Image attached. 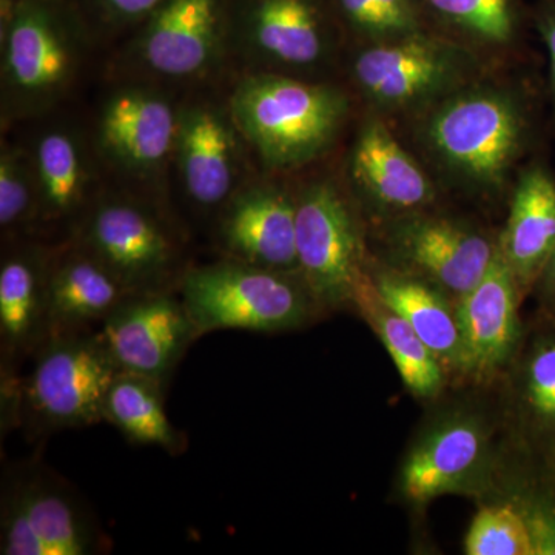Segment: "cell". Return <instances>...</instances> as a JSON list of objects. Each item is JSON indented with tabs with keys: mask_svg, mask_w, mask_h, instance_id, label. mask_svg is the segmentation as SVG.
<instances>
[{
	"mask_svg": "<svg viewBox=\"0 0 555 555\" xmlns=\"http://www.w3.org/2000/svg\"><path fill=\"white\" fill-rule=\"evenodd\" d=\"M416 116L415 138L448 184L480 198L506 192L534 139L524 94L477 79Z\"/></svg>",
	"mask_w": 555,
	"mask_h": 555,
	"instance_id": "cell-1",
	"label": "cell"
},
{
	"mask_svg": "<svg viewBox=\"0 0 555 555\" xmlns=\"http://www.w3.org/2000/svg\"><path fill=\"white\" fill-rule=\"evenodd\" d=\"M486 387L470 386L463 396L430 401L404 452L397 489L408 505H429L443 495L488 494L502 476L500 403H489Z\"/></svg>",
	"mask_w": 555,
	"mask_h": 555,
	"instance_id": "cell-2",
	"label": "cell"
},
{
	"mask_svg": "<svg viewBox=\"0 0 555 555\" xmlns=\"http://www.w3.org/2000/svg\"><path fill=\"white\" fill-rule=\"evenodd\" d=\"M178 294L199 337L217 331L280 334L326 318L301 275L229 258L189 269Z\"/></svg>",
	"mask_w": 555,
	"mask_h": 555,
	"instance_id": "cell-3",
	"label": "cell"
},
{
	"mask_svg": "<svg viewBox=\"0 0 555 555\" xmlns=\"http://www.w3.org/2000/svg\"><path fill=\"white\" fill-rule=\"evenodd\" d=\"M31 358L7 426L39 437L104 422L105 397L120 371L100 327L50 335Z\"/></svg>",
	"mask_w": 555,
	"mask_h": 555,
	"instance_id": "cell-4",
	"label": "cell"
},
{
	"mask_svg": "<svg viewBox=\"0 0 555 555\" xmlns=\"http://www.w3.org/2000/svg\"><path fill=\"white\" fill-rule=\"evenodd\" d=\"M112 550L96 516L65 478L36 460L10 463L0 488V554L100 555Z\"/></svg>",
	"mask_w": 555,
	"mask_h": 555,
	"instance_id": "cell-5",
	"label": "cell"
},
{
	"mask_svg": "<svg viewBox=\"0 0 555 555\" xmlns=\"http://www.w3.org/2000/svg\"><path fill=\"white\" fill-rule=\"evenodd\" d=\"M341 91L287 76L247 79L233 115L262 159L276 169L301 166L332 144L347 115Z\"/></svg>",
	"mask_w": 555,
	"mask_h": 555,
	"instance_id": "cell-6",
	"label": "cell"
},
{
	"mask_svg": "<svg viewBox=\"0 0 555 555\" xmlns=\"http://www.w3.org/2000/svg\"><path fill=\"white\" fill-rule=\"evenodd\" d=\"M352 79L377 113L418 115L480 79V62L460 40L427 30L361 47Z\"/></svg>",
	"mask_w": 555,
	"mask_h": 555,
	"instance_id": "cell-7",
	"label": "cell"
},
{
	"mask_svg": "<svg viewBox=\"0 0 555 555\" xmlns=\"http://www.w3.org/2000/svg\"><path fill=\"white\" fill-rule=\"evenodd\" d=\"M297 255L299 273L326 317L353 310L372 254L360 214L332 182H313L297 196Z\"/></svg>",
	"mask_w": 555,
	"mask_h": 555,
	"instance_id": "cell-8",
	"label": "cell"
},
{
	"mask_svg": "<svg viewBox=\"0 0 555 555\" xmlns=\"http://www.w3.org/2000/svg\"><path fill=\"white\" fill-rule=\"evenodd\" d=\"M377 229L382 254L372 257L433 284L455 302L483 280L499 255V236L467 219L430 210Z\"/></svg>",
	"mask_w": 555,
	"mask_h": 555,
	"instance_id": "cell-9",
	"label": "cell"
},
{
	"mask_svg": "<svg viewBox=\"0 0 555 555\" xmlns=\"http://www.w3.org/2000/svg\"><path fill=\"white\" fill-rule=\"evenodd\" d=\"M78 246L107 266L131 294L178 291L177 243L155 215L126 201L91 211Z\"/></svg>",
	"mask_w": 555,
	"mask_h": 555,
	"instance_id": "cell-10",
	"label": "cell"
},
{
	"mask_svg": "<svg viewBox=\"0 0 555 555\" xmlns=\"http://www.w3.org/2000/svg\"><path fill=\"white\" fill-rule=\"evenodd\" d=\"M100 332L120 372L166 387L189 347L201 338L173 292L131 294L109 313Z\"/></svg>",
	"mask_w": 555,
	"mask_h": 555,
	"instance_id": "cell-11",
	"label": "cell"
},
{
	"mask_svg": "<svg viewBox=\"0 0 555 555\" xmlns=\"http://www.w3.org/2000/svg\"><path fill=\"white\" fill-rule=\"evenodd\" d=\"M524 301L499 250L483 280L455 302L465 349V386L494 389L499 385L524 339Z\"/></svg>",
	"mask_w": 555,
	"mask_h": 555,
	"instance_id": "cell-12",
	"label": "cell"
},
{
	"mask_svg": "<svg viewBox=\"0 0 555 555\" xmlns=\"http://www.w3.org/2000/svg\"><path fill=\"white\" fill-rule=\"evenodd\" d=\"M526 327L513 363L500 379L506 438L520 451L555 459V317Z\"/></svg>",
	"mask_w": 555,
	"mask_h": 555,
	"instance_id": "cell-13",
	"label": "cell"
},
{
	"mask_svg": "<svg viewBox=\"0 0 555 555\" xmlns=\"http://www.w3.org/2000/svg\"><path fill=\"white\" fill-rule=\"evenodd\" d=\"M350 181L375 225L430 210L437 188L418 160L387 129L382 116H371L358 131L349 159Z\"/></svg>",
	"mask_w": 555,
	"mask_h": 555,
	"instance_id": "cell-14",
	"label": "cell"
},
{
	"mask_svg": "<svg viewBox=\"0 0 555 555\" xmlns=\"http://www.w3.org/2000/svg\"><path fill=\"white\" fill-rule=\"evenodd\" d=\"M53 259L36 248L17 250L0 268V393L2 418L16 400L25 360L49 337L47 294Z\"/></svg>",
	"mask_w": 555,
	"mask_h": 555,
	"instance_id": "cell-15",
	"label": "cell"
},
{
	"mask_svg": "<svg viewBox=\"0 0 555 555\" xmlns=\"http://www.w3.org/2000/svg\"><path fill=\"white\" fill-rule=\"evenodd\" d=\"M219 241L229 259L299 273L297 196L283 190H247L230 201L219 221Z\"/></svg>",
	"mask_w": 555,
	"mask_h": 555,
	"instance_id": "cell-16",
	"label": "cell"
},
{
	"mask_svg": "<svg viewBox=\"0 0 555 555\" xmlns=\"http://www.w3.org/2000/svg\"><path fill=\"white\" fill-rule=\"evenodd\" d=\"M554 248L555 175L545 163L534 160L518 171L505 229L499 235L500 255L525 299Z\"/></svg>",
	"mask_w": 555,
	"mask_h": 555,
	"instance_id": "cell-17",
	"label": "cell"
},
{
	"mask_svg": "<svg viewBox=\"0 0 555 555\" xmlns=\"http://www.w3.org/2000/svg\"><path fill=\"white\" fill-rule=\"evenodd\" d=\"M369 273L387 305L406 318L440 361L451 386H465V349L456 306L433 284L371 257Z\"/></svg>",
	"mask_w": 555,
	"mask_h": 555,
	"instance_id": "cell-18",
	"label": "cell"
},
{
	"mask_svg": "<svg viewBox=\"0 0 555 555\" xmlns=\"http://www.w3.org/2000/svg\"><path fill=\"white\" fill-rule=\"evenodd\" d=\"M130 295L122 281L90 251L80 246L69 248L51 264L47 294L49 337L100 327Z\"/></svg>",
	"mask_w": 555,
	"mask_h": 555,
	"instance_id": "cell-19",
	"label": "cell"
},
{
	"mask_svg": "<svg viewBox=\"0 0 555 555\" xmlns=\"http://www.w3.org/2000/svg\"><path fill=\"white\" fill-rule=\"evenodd\" d=\"M353 312L366 321L392 358L404 387L416 400H437L449 389V378L433 350L425 345L406 318L379 295L371 273L357 288Z\"/></svg>",
	"mask_w": 555,
	"mask_h": 555,
	"instance_id": "cell-20",
	"label": "cell"
},
{
	"mask_svg": "<svg viewBox=\"0 0 555 555\" xmlns=\"http://www.w3.org/2000/svg\"><path fill=\"white\" fill-rule=\"evenodd\" d=\"M250 28L259 53L281 67H317L331 51L326 17L318 0H258Z\"/></svg>",
	"mask_w": 555,
	"mask_h": 555,
	"instance_id": "cell-21",
	"label": "cell"
},
{
	"mask_svg": "<svg viewBox=\"0 0 555 555\" xmlns=\"http://www.w3.org/2000/svg\"><path fill=\"white\" fill-rule=\"evenodd\" d=\"M215 38V0H169L145 36V61L163 75H193L210 60Z\"/></svg>",
	"mask_w": 555,
	"mask_h": 555,
	"instance_id": "cell-22",
	"label": "cell"
},
{
	"mask_svg": "<svg viewBox=\"0 0 555 555\" xmlns=\"http://www.w3.org/2000/svg\"><path fill=\"white\" fill-rule=\"evenodd\" d=\"M177 122L159 98L127 91L113 98L102 116V138L115 155L133 166H155L173 144Z\"/></svg>",
	"mask_w": 555,
	"mask_h": 555,
	"instance_id": "cell-23",
	"label": "cell"
},
{
	"mask_svg": "<svg viewBox=\"0 0 555 555\" xmlns=\"http://www.w3.org/2000/svg\"><path fill=\"white\" fill-rule=\"evenodd\" d=\"M5 60L11 82L31 96L60 89L73 67L72 50L64 36L36 10L22 11L11 24Z\"/></svg>",
	"mask_w": 555,
	"mask_h": 555,
	"instance_id": "cell-24",
	"label": "cell"
},
{
	"mask_svg": "<svg viewBox=\"0 0 555 555\" xmlns=\"http://www.w3.org/2000/svg\"><path fill=\"white\" fill-rule=\"evenodd\" d=\"M181 164L190 198L201 207L221 206L233 185L232 138L221 116L196 108L181 124Z\"/></svg>",
	"mask_w": 555,
	"mask_h": 555,
	"instance_id": "cell-25",
	"label": "cell"
},
{
	"mask_svg": "<svg viewBox=\"0 0 555 555\" xmlns=\"http://www.w3.org/2000/svg\"><path fill=\"white\" fill-rule=\"evenodd\" d=\"M166 389L153 379L119 372L105 397L104 422L118 429L130 443L181 454L188 438L167 416Z\"/></svg>",
	"mask_w": 555,
	"mask_h": 555,
	"instance_id": "cell-26",
	"label": "cell"
},
{
	"mask_svg": "<svg viewBox=\"0 0 555 555\" xmlns=\"http://www.w3.org/2000/svg\"><path fill=\"white\" fill-rule=\"evenodd\" d=\"M430 22L462 38L465 46L506 49L524 22L520 0H423Z\"/></svg>",
	"mask_w": 555,
	"mask_h": 555,
	"instance_id": "cell-27",
	"label": "cell"
},
{
	"mask_svg": "<svg viewBox=\"0 0 555 555\" xmlns=\"http://www.w3.org/2000/svg\"><path fill=\"white\" fill-rule=\"evenodd\" d=\"M38 171L40 217H72L82 203L86 182L82 159L73 138L62 131H53L40 139Z\"/></svg>",
	"mask_w": 555,
	"mask_h": 555,
	"instance_id": "cell-28",
	"label": "cell"
},
{
	"mask_svg": "<svg viewBox=\"0 0 555 555\" xmlns=\"http://www.w3.org/2000/svg\"><path fill=\"white\" fill-rule=\"evenodd\" d=\"M343 22L363 46L430 30L423 0H337Z\"/></svg>",
	"mask_w": 555,
	"mask_h": 555,
	"instance_id": "cell-29",
	"label": "cell"
},
{
	"mask_svg": "<svg viewBox=\"0 0 555 555\" xmlns=\"http://www.w3.org/2000/svg\"><path fill=\"white\" fill-rule=\"evenodd\" d=\"M466 555H535L524 514L509 502L485 503L465 537Z\"/></svg>",
	"mask_w": 555,
	"mask_h": 555,
	"instance_id": "cell-30",
	"label": "cell"
},
{
	"mask_svg": "<svg viewBox=\"0 0 555 555\" xmlns=\"http://www.w3.org/2000/svg\"><path fill=\"white\" fill-rule=\"evenodd\" d=\"M39 215V203L33 198L30 181L24 169L11 155L0 163V225L11 232L24 228Z\"/></svg>",
	"mask_w": 555,
	"mask_h": 555,
	"instance_id": "cell-31",
	"label": "cell"
},
{
	"mask_svg": "<svg viewBox=\"0 0 555 555\" xmlns=\"http://www.w3.org/2000/svg\"><path fill=\"white\" fill-rule=\"evenodd\" d=\"M532 20L539 35L545 43L550 57V104L555 126V0H540L537 3Z\"/></svg>",
	"mask_w": 555,
	"mask_h": 555,
	"instance_id": "cell-32",
	"label": "cell"
},
{
	"mask_svg": "<svg viewBox=\"0 0 555 555\" xmlns=\"http://www.w3.org/2000/svg\"><path fill=\"white\" fill-rule=\"evenodd\" d=\"M532 295L540 308V315L555 317V248L540 273Z\"/></svg>",
	"mask_w": 555,
	"mask_h": 555,
	"instance_id": "cell-33",
	"label": "cell"
},
{
	"mask_svg": "<svg viewBox=\"0 0 555 555\" xmlns=\"http://www.w3.org/2000/svg\"><path fill=\"white\" fill-rule=\"evenodd\" d=\"M107 2L116 13L134 17L156 9L163 0H107Z\"/></svg>",
	"mask_w": 555,
	"mask_h": 555,
	"instance_id": "cell-34",
	"label": "cell"
}]
</instances>
